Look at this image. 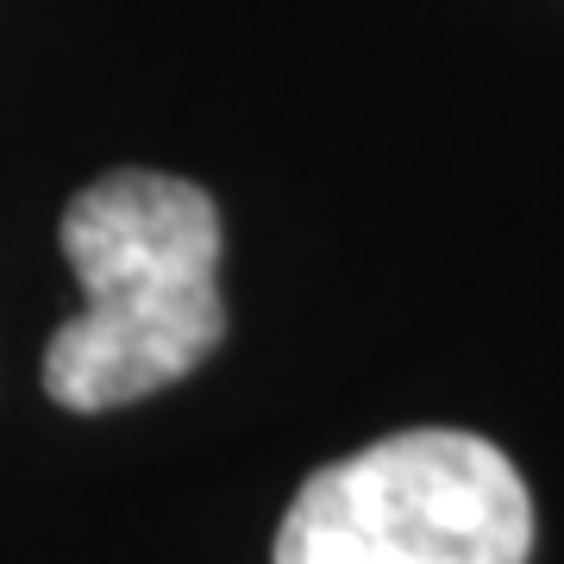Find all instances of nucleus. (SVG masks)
Segmentation results:
<instances>
[{"label": "nucleus", "instance_id": "f03ea898", "mask_svg": "<svg viewBox=\"0 0 564 564\" xmlns=\"http://www.w3.org/2000/svg\"><path fill=\"white\" fill-rule=\"evenodd\" d=\"M533 496L477 433L421 426L326 464L276 533V564H527Z\"/></svg>", "mask_w": 564, "mask_h": 564}, {"label": "nucleus", "instance_id": "f257e3e1", "mask_svg": "<svg viewBox=\"0 0 564 564\" xmlns=\"http://www.w3.org/2000/svg\"><path fill=\"white\" fill-rule=\"evenodd\" d=\"M82 314L44 345V395L69 414L144 402L226 339L220 207L163 170H113L63 207Z\"/></svg>", "mask_w": 564, "mask_h": 564}]
</instances>
